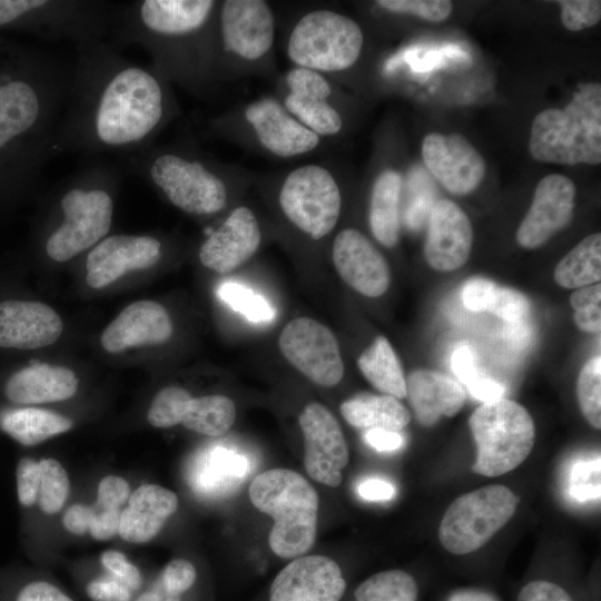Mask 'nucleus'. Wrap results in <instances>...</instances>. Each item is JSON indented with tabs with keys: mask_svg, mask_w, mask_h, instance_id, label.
Wrapping results in <instances>:
<instances>
[{
	"mask_svg": "<svg viewBox=\"0 0 601 601\" xmlns=\"http://www.w3.org/2000/svg\"><path fill=\"white\" fill-rule=\"evenodd\" d=\"M75 45L51 157L62 152L124 156L154 145L180 115L171 85L151 65L132 62L104 39Z\"/></svg>",
	"mask_w": 601,
	"mask_h": 601,
	"instance_id": "obj_1",
	"label": "nucleus"
},
{
	"mask_svg": "<svg viewBox=\"0 0 601 601\" xmlns=\"http://www.w3.org/2000/svg\"><path fill=\"white\" fill-rule=\"evenodd\" d=\"M70 76L55 53L0 40V186H24L41 175Z\"/></svg>",
	"mask_w": 601,
	"mask_h": 601,
	"instance_id": "obj_2",
	"label": "nucleus"
},
{
	"mask_svg": "<svg viewBox=\"0 0 601 601\" xmlns=\"http://www.w3.org/2000/svg\"><path fill=\"white\" fill-rule=\"evenodd\" d=\"M217 0H136L119 3L110 30L115 47L138 45L170 83L198 99L216 88Z\"/></svg>",
	"mask_w": 601,
	"mask_h": 601,
	"instance_id": "obj_3",
	"label": "nucleus"
},
{
	"mask_svg": "<svg viewBox=\"0 0 601 601\" xmlns=\"http://www.w3.org/2000/svg\"><path fill=\"white\" fill-rule=\"evenodd\" d=\"M118 157L120 169L144 178L173 206L197 217L226 209L236 181L247 175L188 140L154 144Z\"/></svg>",
	"mask_w": 601,
	"mask_h": 601,
	"instance_id": "obj_4",
	"label": "nucleus"
},
{
	"mask_svg": "<svg viewBox=\"0 0 601 601\" xmlns=\"http://www.w3.org/2000/svg\"><path fill=\"white\" fill-rule=\"evenodd\" d=\"M121 175L118 165L98 158L61 184L55 200L56 223L45 239L51 260H70L108 235Z\"/></svg>",
	"mask_w": 601,
	"mask_h": 601,
	"instance_id": "obj_5",
	"label": "nucleus"
},
{
	"mask_svg": "<svg viewBox=\"0 0 601 601\" xmlns=\"http://www.w3.org/2000/svg\"><path fill=\"white\" fill-rule=\"evenodd\" d=\"M275 13L267 1H219L215 22L216 85L270 75L275 69Z\"/></svg>",
	"mask_w": 601,
	"mask_h": 601,
	"instance_id": "obj_6",
	"label": "nucleus"
},
{
	"mask_svg": "<svg viewBox=\"0 0 601 601\" xmlns=\"http://www.w3.org/2000/svg\"><path fill=\"white\" fill-rule=\"evenodd\" d=\"M248 494L253 505L274 521L268 543L277 556L295 559L312 549L319 500L304 476L288 469H272L255 476Z\"/></svg>",
	"mask_w": 601,
	"mask_h": 601,
	"instance_id": "obj_7",
	"label": "nucleus"
},
{
	"mask_svg": "<svg viewBox=\"0 0 601 601\" xmlns=\"http://www.w3.org/2000/svg\"><path fill=\"white\" fill-rule=\"evenodd\" d=\"M531 156L561 165L601 162V86L580 83L563 108L539 112L531 127Z\"/></svg>",
	"mask_w": 601,
	"mask_h": 601,
	"instance_id": "obj_8",
	"label": "nucleus"
},
{
	"mask_svg": "<svg viewBox=\"0 0 601 601\" xmlns=\"http://www.w3.org/2000/svg\"><path fill=\"white\" fill-rule=\"evenodd\" d=\"M207 131L276 159L314 152L323 139L296 120L276 95H264L210 118Z\"/></svg>",
	"mask_w": 601,
	"mask_h": 601,
	"instance_id": "obj_9",
	"label": "nucleus"
},
{
	"mask_svg": "<svg viewBox=\"0 0 601 601\" xmlns=\"http://www.w3.org/2000/svg\"><path fill=\"white\" fill-rule=\"evenodd\" d=\"M364 40L354 19L328 8H316L294 21L285 52L292 67L318 72L333 81L357 63Z\"/></svg>",
	"mask_w": 601,
	"mask_h": 601,
	"instance_id": "obj_10",
	"label": "nucleus"
},
{
	"mask_svg": "<svg viewBox=\"0 0 601 601\" xmlns=\"http://www.w3.org/2000/svg\"><path fill=\"white\" fill-rule=\"evenodd\" d=\"M119 3L101 0H0V29L75 43L109 36Z\"/></svg>",
	"mask_w": 601,
	"mask_h": 601,
	"instance_id": "obj_11",
	"label": "nucleus"
},
{
	"mask_svg": "<svg viewBox=\"0 0 601 601\" xmlns=\"http://www.w3.org/2000/svg\"><path fill=\"white\" fill-rule=\"evenodd\" d=\"M469 425L477 447L473 465L476 474H505L523 463L533 449V418L514 401L501 398L483 403L470 416Z\"/></svg>",
	"mask_w": 601,
	"mask_h": 601,
	"instance_id": "obj_12",
	"label": "nucleus"
},
{
	"mask_svg": "<svg viewBox=\"0 0 601 601\" xmlns=\"http://www.w3.org/2000/svg\"><path fill=\"white\" fill-rule=\"evenodd\" d=\"M282 175L277 203L284 218L312 240L328 236L338 223L343 204L329 166L304 164Z\"/></svg>",
	"mask_w": 601,
	"mask_h": 601,
	"instance_id": "obj_13",
	"label": "nucleus"
},
{
	"mask_svg": "<svg viewBox=\"0 0 601 601\" xmlns=\"http://www.w3.org/2000/svg\"><path fill=\"white\" fill-rule=\"evenodd\" d=\"M519 496L504 485H487L455 499L439 526L441 544L453 554L479 550L514 515Z\"/></svg>",
	"mask_w": 601,
	"mask_h": 601,
	"instance_id": "obj_14",
	"label": "nucleus"
},
{
	"mask_svg": "<svg viewBox=\"0 0 601 601\" xmlns=\"http://www.w3.org/2000/svg\"><path fill=\"white\" fill-rule=\"evenodd\" d=\"M275 95L296 120L322 139L336 137L344 129L335 83L327 77L290 67L280 77Z\"/></svg>",
	"mask_w": 601,
	"mask_h": 601,
	"instance_id": "obj_15",
	"label": "nucleus"
},
{
	"mask_svg": "<svg viewBox=\"0 0 601 601\" xmlns=\"http://www.w3.org/2000/svg\"><path fill=\"white\" fill-rule=\"evenodd\" d=\"M278 346L285 358L321 386H335L344 375L338 342L324 324L309 318L292 319L283 329Z\"/></svg>",
	"mask_w": 601,
	"mask_h": 601,
	"instance_id": "obj_16",
	"label": "nucleus"
},
{
	"mask_svg": "<svg viewBox=\"0 0 601 601\" xmlns=\"http://www.w3.org/2000/svg\"><path fill=\"white\" fill-rule=\"evenodd\" d=\"M298 422L304 435L307 474L324 485L339 486L349 453L337 420L327 407L313 402L304 407Z\"/></svg>",
	"mask_w": 601,
	"mask_h": 601,
	"instance_id": "obj_17",
	"label": "nucleus"
},
{
	"mask_svg": "<svg viewBox=\"0 0 601 601\" xmlns=\"http://www.w3.org/2000/svg\"><path fill=\"white\" fill-rule=\"evenodd\" d=\"M422 157L431 174L454 195L472 193L485 175L483 157L460 134H428L422 142Z\"/></svg>",
	"mask_w": 601,
	"mask_h": 601,
	"instance_id": "obj_18",
	"label": "nucleus"
},
{
	"mask_svg": "<svg viewBox=\"0 0 601 601\" xmlns=\"http://www.w3.org/2000/svg\"><path fill=\"white\" fill-rule=\"evenodd\" d=\"M162 242L151 235H111L96 244L87 255V284L95 289L108 286L131 270L156 265Z\"/></svg>",
	"mask_w": 601,
	"mask_h": 601,
	"instance_id": "obj_19",
	"label": "nucleus"
},
{
	"mask_svg": "<svg viewBox=\"0 0 601 601\" xmlns=\"http://www.w3.org/2000/svg\"><path fill=\"white\" fill-rule=\"evenodd\" d=\"M577 189L561 174L544 176L536 185L532 204L516 231L518 244L534 249L563 229L572 218Z\"/></svg>",
	"mask_w": 601,
	"mask_h": 601,
	"instance_id": "obj_20",
	"label": "nucleus"
},
{
	"mask_svg": "<svg viewBox=\"0 0 601 601\" xmlns=\"http://www.w3.org/2000/svg\"><path fill=\"white\" fill-rule=\"evenodd\" d=\"M345 589L342 570L333 559L302 555L274 578L269 601H339Z\"/></svg>",
	"mask_w": 601,
	"mask_h": 601,
	"instance_id": "obj_21",
	"label": "nucleus"
},
{
	"mask_svg": "<svg viewBox=\"0 0 601 601\" xmlns=\"http://www.w3.org/2000/svg\"><path fill=\"white\" fill-rule=\"evenodd\" d=\"M332 258L341 278L357 293L378 297L387 290L388 264L361 230L348 227L338 231L333 240Z\"/></svg>",
	"mask_w": 601,
	"mask_h": 601,
	"instance_id": "obj_22",
	"label": "nucleus"
},
{
	"mask_svg": "<svg viewBox=\"0 0 601 601\" xmlns=\"http://www.w3.org/2000/svg\"><path fill=\"white\" fill-rule=\"evenodd\" d=\"M262 238V229L253 209L238 206L206 236L198 257L206 268L227 274L257 252Z\"/></svg>",
	"mask_w": 601,
	"mask_h": 601,
	"instance_id": "obj_23",
	"label": "nucleus"
},
{
	"mask_svg": "<svg viewBox=\"0 0 601 601\" xmlns=\"http://www.w3.org/2000/svg\"><path fill=\"white\" fill-rule=\"evenodd\" d=\"M473 229L466 213L450 199L437 200L430 213L424 258L439 272H452L469 259Z\"/></svg>",
	"mask_w": 601,
	"mask_h": 601,
	"instance_id": "obj_24",
	"label": "nucleus"
},
{
	"mask_svg": "<svg viewBox=\"0 0 601 601\" xmlns=\"http://www.w3.org/2000/svg\"><path fill=\"white\" fill-rule=\"evenodd\" d=\"M63 328L60 316L39 302L0 303V347L35 349L55 343Z\"/></svg>",
	"mask_w": 601,
	"mask_h": 601,
	"instance_id": "obj_25",
	"label": "nucleus"
},
{
	"mask_svg": "<svg viewBox=\"0 0 601 601\" xmlns=\"http://www.w3.org/2000/svg\"><path fill=\"white\" fill-rule=\"evenodd\" d=\"M173 334V323L166 308L154 300H138L106 327L101 345L109 353L129 347L167 342Z\"/></svg>",
	"mask_w": 601,
	"mask_h": 601,
	"instance_id": "obj_26",
	"label": "nucleus"
},
{
	"mask_svg": "<svg viewBox=\"0 0 601 601\" xmlns=\"http://www.w3.org/2000/svg\"><path fill=\"white\" fill-rule=\"evenodd\" d=\"M406 396L417 421L432 426L442 416L456 415L465 402V391L452 377L431 370H415L406 378Z\"/></svg>",
	"mask_w": 601,
	"mask_h": 601,
	"instance_id": "obj_27",
	"label": "nucleus"
},
{
	"mask_svg": "<svg viewBox=\"0 0 601 601\" xmlns=\"http://www.w3.org/2000/svg\"><path fill=\"white\" fill-rule=\"evenodd\" d=\"M177 508L178 497L173 491L157 484L140 485L121 510L118 533L128 542H148L158 534Z\"/></svg>",
	"mask_w": 601,
	"mask_h": 601,
	"instance_id": "obj_28",
	"label": "nucleus"
},
{
	"mask_svg": "<svg viewBox=\"0 0 601 601\" xmlns=\"http://www.w3.org/2000/svg\"><path fill=\"white\" fill-rule=\"evenodd\" d=\"M78 378L67 367L33 364L16 372L4 386L6 396L18 404H39L70 398Z\"/></svg>",
	"mask_w": 601,
	"mask_h": 601,
	"instance_id": "obj_29",
	"label": "nucleus"
},
{
	"mask_svg": "<svg viewBox=\"0 0 601 601\" xmlns=\"http://www.w3.org/2000/svg\"><path fill=\"white\" fill-rule=\"evenodd\" d=\"M403 178L398 170L384 168L372 184L368 224L374 238L384 247H394L400 238V203Z\"/></svg>",
	"mask_w": 601,
	"mask_h": 601,
	"instance_id": "obj_30",
	"label": "nucleus"
},
{
	"mask_svg": "<svg viewBox=\"0 0 601 601\" xmlns=\"http://www.w3.org/2000/svg\"><path fill=\"white\" fill-rule=\"evenodd\" d=\"M339 411L344 420L356 428L400 432L411 421L408 410L386 394L358 393L344 401Z\"/></svg>",
	"mask_w": 601,
	"mask_h": 601,
	"instance_id": "obj_31",
	"label": "nucleus"
},
{
	"mask_svg": "<svg viewBox=\"0 0 601 601\" xmlns=\"http://www.w3.org/2000/svg\"><path fill=\"white\" fill-rule=\"evenodd\" d=\"M357 366L368 383L397 400L406 397V378L401 362L385 336H377L362 352Z\"/></svg>",
	"mask_w": 601,
	"mask_h": 601,
	"instance_id": "obj_32",
	"label": "nucleus"
},
{
	"mask_svg": "<svg viewBox=\"0 0 601 601\" xmlns=\"http://www.w3.org/2000/svg\"><path fill=\"white\" fill-rule=\"evenodd\" d=\"M68 417L41 408H18L0 415V427L22 445L31 446L71 428Z\"/></svg>",
	"mask_w": 601,
	"mask_h": 601,
	"instance_id": "obj_33",
	"label": "nucleus"
},
{
	"mask_svg": "<svg viewBox=\"0 0 601 601\" xmlns=\"http://www.w3.org/2000/svg\"><path fill=\"white\" fill-rule=\"evenodd\" d=\"M554 280L564 288H582L601 279V234L584 237L555 266Z\"/></svg>",
	"mask_w": 601,
	"mask_h": 601,
	"instance_id": "obj_34",
	"label": "nucleus"
},
{
	"mask_svg": "<svg viewBox=\"0 0 601 601\" xmlns=\"http://www.w3.org/2000/svg\"><path fill=\"white\" fill-rule=\"evenodd\" d=\"M235 418L236 406L229 397L191 396L185 406L180 424L203 435L220 436L231 427Z\"/></svg>",
	"mask_w": 601,
	"mask_h": 601,
	"instance_id": "obj_35",
	"label": "nucleus"
},
{
	"mask_svg": "<svg viewBox=\"0 0 601 601\" xmlns=\"http://www.w3.org/2000/svg\"><path fill=\"white\" fill-rule=\"evenodd\" d=\"M354 597L355 601H416L417 584L404 571L387 570L363 581Z\"/></svg>",
	"mask_w": 601,
	"mask_h": 601,
	"instance_id": "obj_36",
	"label": "nucleus"
},
{
	"mask_svg": "<svg viewBox=\"0 0 601 601\" xmlns=\"http://www.w3.org/2000/svg\"><path fill=\"white\" fill-rule=\"evenodd\" d=\"M452 368L472 396L483 403L501 400L505 393V387L501 383L480 372L467 346L455 349L452 355Z\"/></svg>",
	"mask_w": 601,
	"mask_h": 601,
	"instance_id": "obj_37",
	"label": "nucleus"
},
{
	"mask_svg": "<svg viewBox=\"0 0 601 601\" xmlns=\"http://www.w3.org/2000/svg\"><path fill=\"white\" fill-rule=\"evenodd\" d=\"M248 472L249 462L244 455L219 447L210 456L204 480L208 486L216 487L215 490H228L238 486Z\"/></svg>",
	"mask_w": 601,
	"mask_h": 601,
	"instance_id": "obj_38",
	"label": "nucleus"
},
{
	"mask_svg": "<svg viewBox=\"0 0 601 601\" xmlns=\"http://www.w3.org/2000/svg\"><path fill=\"white\" fill-rule=\"evenodd\" d=\"M577 394L585 420L594 427H601V356L590 358L582 366Z\"/></svg>",
	"mask_w": 601,
	"mask_h": 601,
	"instance_id": "obj_39",
	"label": "nucleus"
},
{
	"mask_svg": "<svg viewBox=\"0 0 601 601\" xmlns=\"http://www.w3.org/2000/svg\"><path fill=\"white\" fill-rule=\"evenodd\" d=\"M39 505L46 513L58 512L69 493V479L62 465L53 459L39 461Z\"/></svg>",
	"mask_w": 601,
	"mask_h": 601,
	"instance_id": "obj_40",
	"label": "nucleus"
},
{
	"mask_svg": "<svg viewBox=\"0 0 601 601\" xmlns=\"http://www.w3.org/2000/svg\"><path fill=\"white\" fill-rule=\"evenodd\" d=\"M218 295L234 311L239 312L250 322L267 323L274 318L275 312L269 303L240 284L225 283L219 287Z\"/></svg>",
	"mask_w": 601,
	"mask_h": 601,
	"instance_id": "obj_41",
	"label": "nucleus"
},
{
	"mask_svg": "<svg viewBox=\"0 0 601 601\" xmlns=\"http://www.w3.org/2000/svg\"><path fill=\"white\" fill-rule=\"evenodd\" d=\"M191 395L183 387L167 386L155 396L147 413L148 422L160 428L180 424L185 406Z\"/></svg>",
	"mask_w": 601,
	"mask_h": 601,
	"instance_id": "obj_42",
	"label": "nucleus"
},
{
	"mask_svg": "<svg viewBox=\"0 0 601 601\" xmlns=\"http://www.w3.org/2000/svg\"><path fill=\"white\" fill-rule=\"evenodd\" d=\"M570 304L574 309L577 326L588 333L601 331V284H593L573 292Z\"/></svg>",
	"mask_w": 601,
	"mask_h": 601,
	"instance_id": "obj_43",
	"label": "nucleus"
},
{
	"mask_svg": "<svg viewBox=\"0 0 601 601\" xmlns=\"http://www.w3.org/2000/svg\"><path fill=\"white\" fill-rule=\"evenodd\" d=\"M600 457L577 461L569 474V493L578 502L597 501L601 493Z\"/></svg>",
	"mask_w": 601,
	"mask_h": 601,
	"instance_id": "obj_44",
	"label": "nucleus"
},
{
	"mask_svg": "<svg viewBox=\"0 0 601 601\" xmlns=\"http://www.w3.org/2000/svg\"><path fill=\"white\" fill-rule=\"evenodd\" d=\"M381 9L396 14H411L432 22L445 20L452 12L449 0H377Z\"/></svg>",
	"mask_w": 601,
	"mask_h": 601,
	"instance_id": "obj_45",
	"label": "nucleus"
},
{
	"mask_svg": "<svg viewBox=\"0 0 601 601\" xmlns=\"http://www.w3.org/2000/svg\"><path fill=\"white\" fill-rule=\"evenodd\" d=\"M561 22L570 31H580L595 26L601 19L599 0H562Z\"/></svg>",
	"mask_w": 601,
	"mask_h": 601,
	"instance_id": "obj_46",
	"label": "nucleus"
},
{
	"mask_svg": "<svg viewBox=\"0 0 601 601\" xmlns=\"http://www.w3.org/2000/svg\"><path fill=\"white\" fill-rule=\"evenodd\" d=\"M529 311L530 302L524 294L511 287L496 286L490 313L503 319L504 323H511L526 318Z\"/></svg>",
	"mask_w": 601,
	"mask_h": 601,
	"instance_id": "obj_47",
	"label": "nucleus"
},
{
	"mask_svg": "<svg viewBox=\"0 0 601 601\" xmlns=\"http://www.w3.org/2000/svg\"><path fill=\"white\" fill-rule=\"evenodd\" d=\"M497 284L484 277H472L462 287L463 305L472 312H489Z\"/></svg>",
	"mask_w": 601,
	"mask_h": 601,
	"instance_id": "obj_48",
	"label": "nucleus"
},
{
	"mask_svg": "<svg viewBox=\"0 0 601 601\" xmlns=\"http://www.w3.org/2000/svg\"><path fill=\"white\" fill-rule=\"evenodd\" d=\"M196 581L194 565L183 559L170 561L160 578V585L170 594L178 595L189 590Z\"/></svg>",
	"mask_w": 601,
	"mask_h": 601,
	"instance_id": "obj_49",
	"label": "nucleus"
},
{
	"mask_svg": "<svg viewBox=\"0 0 601 601\" xmlns=\"http://www.w3.org/2000/svg\"><path fill=\"white\" fill-rule=\"evenodd\" d=\"M16 474L19 502L23 506H31L38 499L40 487L39 462L30 457L21 459Z\"/></svg>",
	"mask_w": 601,
	"mask_h": 601,
	"instance_id": "obj_50",
	"label": "nucleus"
},
{
	"mask_svg": "<svg viewBox=\"0 0 601 601\" xmlns=\"http://www.w3.org/2000/svg\"><path fill=\"white\" fill-rule=\"evenodd\" d=\"M101 563L112 573V579L130 592L141 587L142 578L139 570L128 562L122 553L114 550L106 551L101 555Z\"/></svg>",
	"mask_w": 601,
	"mask_h": 601,
	"instance_id": "obj_51",
	"label": "nucleus"
},
{
	"mask_svg": "<svg viewBox=\"0 0 601 601\" xmlns=\"http://www.w3.org/2000/svg\"><path fill=\"white\" fill-rule=\"evenodd\" d=\"M91 508L89 533L96 540H107L119 531L120 509H109L95 503Z\"/></svg>",
	"mask_w": 601,
	"mask_h": 601,
	"instance_id": "obj_52",
	"label": "nucleus"
},
{
	"mask_svg": "<svg viewBox=\"0 0 601 601\" xmlns=\"http://www.w3.org/2000/svg\"><path fill=\"white\" fill-rule=\"evenodd\" d=\"M130 496V487L126 480L116 475L105 476L98 485L97 501L101 506L120 509Z\"/></svg>",
	"mask_w": 601,
	"mask_h": 601,
	"instance_id": "obj_53",
	"label": "nucleus"
},
{
	"mask_svg": "<svg viewBox=\"0 0 601 601\" xmlns=\"http://www.w3.org/2000/svg\"><path fill=\"white\" fill-rule=\"evenodd\" d=\"M516 601H572V599L560 585L536 580L522 588Z\"/></svg>",
	"mask_w": 601,
	"mask_h": 601,
	"instance_id": "obj_54",
	"label": "nucleus"
},
{
	"mask_svg": "<svg viewBox=\"0 0 601 601\" xmlns=\"http://www.w3.org/2000/svg\"><path fill=\"white\" fill-rule=\"evenodd\" d=\"M87 594L93 601H130L131 592L114 579L92 581Z\"/></svg>",
	"mask_w": 601,
	"mask_h": 601,
	"instance_id": "obj_55",
	"label": "nucleus"
},
{
	"mask_svg": "<svg viewBox=\"0 0 601 601\" xmlns=\"http://www.w3.org/2000/svg\"><path fill=\"white\" fill-rule=\"evenodd\" d=\"M17 601H72L55 585L37 581L26 585L19 593Z\"/></svg>",
	"mask_w": 601,
	"mask_h": 601,
	"instance_id": "obj_56",
	"label": "nucleus"
},
{
	"mask_svg": "<svg viewBox=\"0 0 601 601\" xmlns=\"http://www.w3.org/2000/svg\"><path fill=\"white\" fill-rule=\"evenodd\" d=\"M357 493L367 501H388L395 494L394 485L383 479L371 477L362 481L357 486Z\"/></svg>",
	"mask_w": 601,
	"mask_h": 601,
	"instance_id": "obj_57",
	"label": "nucleus"
},
{
	"mask_svg": "<svg viewBox=\"0 0 601 601\" xmlns=\"http://www.w3.org/2000/svg\"><path fill=\"white\" fill-rule=\"evenodd\" d=\"M505 341L514 348L523 349L529 346L533 339V327L526 318L505 323L503 328Z\"/></svg>",
	"mask_w": 601,
	"mask_h": 601,
	"instance_id": "obj_58",
	"label": "nucleus"
},
{
	"mask_svg": "<svg viewBox=\"0 0 601 601\" xmlns=\"http://www.w3.org/2000/svg\"><path fill=\"white\" fill-rule=\"evenodd\" d=\"M368 445L380 452H390L403 445V436L400 432L386 431L382 428L367 430L364 435Z\"/></svg>",
	"mask_w": 601,
	"mask_h": 601,
	"instance_id": "obj_59",
	"label": "nucleus"
},
{
	"mask_svg": "<svg viewBox=\"0 0 601 601\" xmlns=\"http://www.w3.org/2000/svg\"><path fill=\"white\" fill-rule=\"evenodd\" d=\"M91 508L82 504L71 505L63 515L65 528L77 535L85 534L90 524Z\"/></svg>",
	"mask_w": 601,
	"mask_h": 601,
	"instance_id": "obj_60",
	"label": "nucleus"
},
{
	"mask_svg": "<svg viewBox=\"0 0 601 601\" xmlns=\"http://www.w3.org/2000/svg\"><path fill=\"white\" fill-rule=\"evenodd\" d=\"M136 601H180L178 595L167 592L158 582L152 590L142 593Z\"/></svg>",
	"mask_w": 601,
	"mask_h": 601,
	"instance_id": "obj_61",
	"label": "nucleus"
},
{
	"mask_svg": "<svg viewBox=\"0 0 601 601\" xmlns=\"http://www.w3.org/2000/svg\"><path fill=\"white\" fill-rule=\"evenodd\" d=\"M449 601H496L492 595L479 591H461L453 594Z\"/></svg>",
	"mask_w": 601,
	"mask_h": 601,
	"instance_id": "obj_62",
	"label": "nucleus"
}]
</instances>
